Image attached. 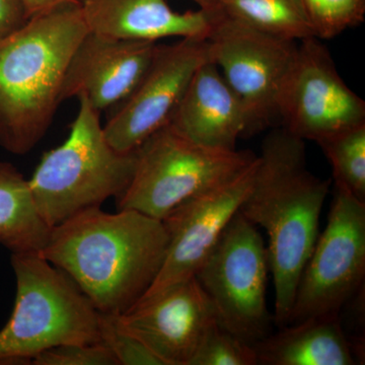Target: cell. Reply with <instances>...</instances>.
<instances>
[{"label":"cell","mask_w":365,"mask_h":365,"mask_svg":"<svg viewBox=\"0 0 365 365\" xmlns=\"http://www.w3.org/2000/svg\"><path fill=\"white\" fill-rule=\"evenodd\" d=\"M168 242L163 220L96 207L52 227L39 254L67 274L100 313L121 314L155 282Z\"/></svg>","instance_id":"6da1fadb"},{"label":"cell","mask_w":365,"mask_h":365,"mask_svg":"<svg viewBox=\"0 0 365 365\" xmlns=\"http://www.w3.org/2000/svg\"><path fill=\"white\" fill-rule=\"evenodd\" d=\"M330 185L307 169L304 140L283 128L264 139L253 185L240 211L267 235L278 328L287 325L300 275L318 240Z\"/></svg>","instance_id":"7a4b0ae2"},{"label":"cell","mask_w":365,"mask_h":365,"mask_svg":"<svg viewBox=\"0 0 365 365\" xmlns=\"http://www.w3.org/2000/svg\"><path fill=\"white\" fill-rule=\"evenodd\" d=\"M88 32L71 0L0 40V148L24 155L45 136L62 103L67 66Z\"/></svg>","instance_id":"3957f363"},{"label":"cell","mask_w":365,"mask_h":365,"mask_svg":"<svg viewBox=\"0 0 365 365\" xmlns=\"http://www.w3.org/2000/svg\"><path fill=\"white\" fill-rule=\"evenodd\" d=\"M78 116L58 148L47 151L29 181L38 212L50 228L118 199L130 184L137 150L121 153L106 138L96 111L79 96Z\"/></svg>","instance_id":"277c9868"},{"label":"cell","mask_w":365,"mask_h":365,"mask_svg":"<svg viewBox=\"0 0 365 365\" xmlns=\"http://www.w3.org/2000/svg\"><path fill=\"white\" fill-rule=\"evenodd\" d=\"M16 299L0 330V365H30L57 346L100 342V312L67 274L39 253L11 254Z\"/></svg>","instance_id":"5b68a950"},{"label":"cell","mask_w":365,"mask_h":365,"mask_svg":"<svg viewBox=\"0 0 365 365\" xmlns=\"http://www.w3.org/2000/svg\"><path fill=\"white\" fill-rule=\"evenodd\" d=\"M256 157L197 143L165 125L137 148L135 170L117 199L118 210L165 220L182 203L237 176Z\"/></svg>","instance_id":"8992f818"},{"label":"cell","mask_w":365,"mask_h":365,"mask_svg":"<svg viewBox=\"0 0 365 365\" xmlns=\"http://www.w3.org/2000/svg\"><path fill=\"white\" fill-rule=\"evenodd\" d=\"M269 272L268 250L258 227L239 210L195 275L218 324L248 344L271 333Z\"/></svg>","instance_id":"52a82bcc"},{"label":"cell","mask_w":365,"mask_h":365,"mask_svg":"<svg viewBox=\"0 0 365 365\" xmlns=\"http://www.w3.org/2000/svg\"><path fill=\"white\" fill-rule=\"evenodd\" d=\"M365 202L335 187L325 230L300 275L287 325L340 314L364 287Z\"/></svg>","instance_id":"ba28073f"},{"label":"cell","mask_w":365,"mask_h":365,"mask_svg":"<svg viewBox=\"0 0 365 365\" xmlns=\"http://www.w3.org/2000/svg\"><path fill=\"white\" fill-rule=\"evenodd\" d=\"M207 44L209 61L246 106L251 132L264 128L278 116V101L299 43L260 32L218 11Z\"/></svg>","instance_id":"9c48e42d"},{"label":"cell","mask_w":365,"mask_h":365,"mask_svg":"<svg viewBox=\"0 0 365 365\" xmlns=\"http://www.w3.org/2000/svg\"><path fill=\"white\" fill-rule=\"evenodd\" d=\"M277 114L283 129L318 143L365 123V103L341 78L326 46L312 37L299 42Z\"/></svg>","instance_id":"30bf717a"},{"label":"cell","mask_w":365,"mask_h":365,"mask_svg":"<svg viewBox=\"0 0 365 365\" xmlns=\"http://www.w3.org/2000/svg\"><path fill=\"white\" fill-rule=\"evenodd\" d=\"M207 60V39L184 38L173 45L160 44L136 88L112 108L103 126L108 143L118 151L130 153L170 124L194 73Z\"/></svg>","instance_id":"8fae6325"},{"label":"cell","mask_w":365,"mask_h":365,"mask_svg":"<svg viewBox=\"0 0 365 365\" xmlns=\"http://www.w3.org/2000/svg\"><path fill=\"white\" fill-rule=\"evenodd\" d=\"M257 168L258 157L237 176L189 199L163 220L169 237L165 261L155 282L137 304L195 277L248 196Z\"/></svg>","instance_id":"7c38bea8"},{"label":"cell","mask_w":365,"mask_h":365,"mask_svg":"<svg viewBox=\"0 0 365 365\" xmlns=\"http://www.w3.org/2000/svg\"><path fill=\"white\" fill-rule=\"evenodd\" d=\"M115 318L163 365H189L209 328L217 321L196 277L178 283Z\"/></svg>","instance_id":"4fadbf2b"},{"label":"cell","mask_w":365,"mask_h":365,"mask_svg":"<svg viewBox=\"0 0 365 365\" xmlns=\"http://www.w3.org/2000/svg\"><path fill=\"white\" fill-rule=\"evenodd\" d=\"M158 46L153 41L115 39L88 31L67 66L61 102L86 96L96 111L112 109L143 79Z\"/></svg>","instance_id":"5bb4252c"},{"label":"cell","mask_w":365,"mask_h":365,"mask_svg":"<svg viewBox=\"0 0 365 365\" xmlns=\"http://www.w3.org/2000/svg\"><path fill=\"white\" fill-rule=\"evenodd\" d=\"M170 124L191 140L218 150H237V139L251 133L246 106L209 60L194 73Z\"/></svg>","instance_id":"9a60e30c"},{"label":"cell","mask_w":365,"mask_h":365,"mask_svg":"<svg viewBox=\"0 0 365 365\" xmlns=\"http://www.w3.org/2000/svg\"><path fill=\"white\" fill-rule=\"evenodd\" d=\"M88 31L121 40L207 39L215 14L179 13L168 0H76Z\"/></svg>","instance_id":"2e32d148"},{"label":"cell","mask_w":365,"mask_h":365,"mask_svg":"<svg viewBox=\"0 0 365 365\" xmlns=\"http://www.w3.org/2000/svg\"><path fill=\"white\" fill-rule=\"evenodd\" d=\"M253 346L258 365L356 364L340 314L281 327Z\"/></svg>","instance_id":"e0dca14e"},{"label":"cell","mask_w":365,"mask_h":365,"mask_svg":"<svg viewBox=\"0 0 365 365\" xmlns=\"http://www.w3.org/2000/svg\"><path fill=\"white\" fill-rule=\"evenodd\" d=\"M51 228L36 207L28 180L11 163H0V245L11 254L39 253Z\"/></svg>","instance_id":"ac0fdd59"},{"label":"cell","mask_w":365,"mask_h":365,"mask_svg":"<svg viewBox=\"0 0 365 365\" xmlns=\"http://www.w3.org/2000/svg\"><path fill=\"white\" fill-rule=\"evenodd\" d=\"M220 11L282 39L300 42L314 37L304 0H222Z\"/></svg>","instance_id":"d6986e66"},{"label":"cell","mask_w":365,"mask_h":365,"mask_svg":"<svg viewBox=\"0 0 365 365\" xmlns=\"http://www.w3.org/2000/svg\"><path fill=\"white\" fill-rule=\"evenodd\" d=\"M317 144L332 165L335 187L365 202V123Z\"/></svg>","instance_id":"ffe728a7"},{"label":"cell","mask_w":365,"mask_h":365,"mask_svg":"<svg viewBox=\"0 0 365 365\" xmlns=\"http://www.w3.org/2000/svg\"><path fill=\"white\" fill-rule=\"evenodd\" d=\"M314 37L329 40L337 37L364 20L365 0H304Z\"/></svg>","instance_id":"44dd1931"},{"label":"cell","mask_w":365,"mask_h":365,"mask_svg":"<svg viewBox=\"0 0 365 365\" xmlns=\"http://www.w3.org/2000/svg\"><path fill=\"white\" fill-rule=\"evenodd\" d=\"M189 365H258L254 346L216 321L209 328Z\"/></svg>","instance_id":"7402d4cb"},{"label":"cell","mask_w":365,"mask_h":365,"mask_svg":"<svg viewBox=\"0 0 365 365\" xmlns=\"http://www.w3.org/2000/svg\"><path fill=\"white\" fill-rule=\"evenodd\" d=\"M98 337L113 353L118 365H163L148 346L120 327L115 314L100 313Z\"/></svg>","instance_id":"603a6c76"},{"label":"cell","mask_w":365,"mask_h":365,"mask_svg":"<svg viewBox=\"0 0 365 365\" xmlns=\"http://www.w3.org/2000/svg\"><path fill=\"white\" fill-rule=\"evenodd\" d=\"M33 365H118L116 359L102 342L57 346L41 352Z\"/></svg>","instance_id":"cb8c5ba5"},{"label":"cell","mask_w":365,"mask_h":365,"mask_svg":"<svg viewBox=\"0 0 365 365\" xmlns=\"http://www.w3.org/2000/svg\"><path fill=\"white\" fill-rule=\"evenodd\" d=\"M26 21L21 0H0V40L18 31Z\"/></svg>","instance_id":"d4e9b609"},{"label":"cell","mask_w":365,"mask_h":365,"mask_svg":"<svg viewBox=\"0 0 365 365\" xmlns=\"http://www.w3.org/2000/svg\"><path fill=\"white\" fill-rule=\"evenodd\" d=\"M68 1L71 0H21L28 20Z\"/></svg>","instance_id":"484cf974"},{"label":"cell","mask_w":365,"mask_h":365,"mask_svg":"<svg viewBox=\"0 0 365 365\" xmlns=\"http://www.w3.org/2000/svg\"><path fill=\"white\" fill-rule=\"evenodd\" d=\"M195 2L197 6L210 13H217L220 11V1L222 0H192Z\"/></svg>","instance_id":"4316f807"}]
</instances>
